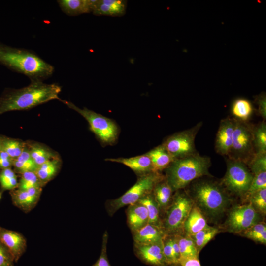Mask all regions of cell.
I'll return each instance as SVG.
<instances>
[{"label":"cell","mask_w":266,"mask_h":266,"mask_svg":"<svg viewBox=\"0 0 266 266\" xmlns=\"http://www.w3.org/2000/svg\"><path fill=\"white\" fill-rule=\"evenodd\" d=\"M137 202L143 205L147 209L148 224L162 228L159 216L160 208L152 193L143 197Z\"/></svg>","instance_id":"27"},{"label":"cell","mask_w":266,"mask_h":266,"mask_svg":"<svg viewBox=\"0 0 266 266\" xmlns=\"http://www.w3.org/2000/svg\"><path fill=\"white\" fill-rule=\"evenodd\" d=\"M0 241L17 262L26 250V240L20 233L0 227Z\"/></svg>","instance_id":"14"},{"label":"cell","mask_w":266,"mask_h":266,"mask_svg":"<svg viewBox=\"0 0 266 266\" xmlns=\"http://www.w3.org/2000/svg\"><path fill=\"white\" fill-rule=\"evenodd\" d=\"M235 125L234 118L227 117L221 120L216 134L215 149L221 155L228 157L233 142Z\"/></svg>","instance_id":"12"},{"label":"cell","mask_w":266,"mask_h":266,"mask_svg":"<svg viewBox=\"0 0 266 266\" xmlns=\"http://www.w3.org/2000/svg\"><path fill=\"white\" fill-rule=\"evenodd\" d=\"M219 232L218 228L207 225L194 235L190 236L194 242L199 253Z\"/></svg>","instance_id":"30"},{"label":"cell","mask_w":266,"mask_h":266,"mask_svg":"<svg viewBox=\"0 0 266 266\" xmlns=\"http://www.w3.org/2000/svg\"><path fill=\"white\" fill-rule=\"evenodd\" d=\"M172 198L171 203L166 208V214L162 226L167 235H181L183 226L194 202L186 192L181 190Z\"/></svg>","instance_id":"5"},{"label":"cell","mask_w":266,"mask_h":266,"mask_svg":"<svg viewBox=\"0 0 266 266\" xmlns=\"http://www.w3.org/2000/svg\"><path fill=\"white\" fill-rule=\"evenodd\" d=\"M14 262L9 251L0 241V266H14Z\"/></svg>","instance_id":"41"},{"label":"cell","mask_w":266,"mask_h":266,"mask_svg":"<svg viewBox=\"0 0 266 266\" xmlns=\"http://www.w3.org/2000/svg\"><path fill=\"white\" fill-rule=\"evenodd\" d=\"M1 149L5 151L13 159L17 158L23 152L26 142L18 139L0 136Z\"/></svg>","instance_id":"32"},{"label":"cell","mask_w":266,"mask_h":266,"mask_svg":"<svg viewBox=\"0 0 266 266\" xmlns=\"http://www.w3.org/2000/svg\"><path fill=\"white\" fill-rule=\"evenodd\" d=\"M171 236V243L174 252V257L176 260V261L178 264L179 265V262L181 258L180 253L179 251V248L177 241L175 235Z\"/></svg>","instance_id":"45"},{"label":"cell","mask_w":266,"mask_h":266,"mask_svg":"<svg viewBox=\"0 0 266 266\" xmlns=\"http://www.w3.org/2000/svg\"><path fill=\"white\" fill-rule=\"evenodd\" d=\"M21 178L18 182L17 188L21 190L39 187L44 184L39 180L35 171H27L20 173Z\"/></svg>","instance_id":"34"},{"label":"cell","mask_w":266,"mask_h":266,"mask_svg":"<svg viewBox=\"0 0 266 266\" xmlns=\"http://www.w3.org/2000/svg\"><path fill=\"white\" fill-rule=\"evenodd\" d=\"M1 198V194L0 193V199Z\"/></svg>","instance_id":"47"},{"label":"cell","mask_w":266,"mask_h":266,"mask_svg":"<svg viewBox=\"0 0 266 266\" xmlns=\"http://www.w3.org/2000/svg\"><path fill=\"white\" fill-rule=\"evenodd\" d=\"M227 170L222 185L228 192L238 196H247L253 178L248 166L243 162L228 157Z\"/></svg>","instance_id":"8"},{"label":"cell","mask_w":266,"mask_h":266,"mask_svg":"<svg viewBox=\"0 0 266 266\" xmlns=\"http://www.w3.org/2000/svg\"><path fill=\"white\" fill-rule=\"evenodd\" d=\"M102 245L101 254L99 258L92 266H111L107 256V243L108 235L107 232H105L102 238Z\"/></svg>","instance_id":"40"},{"label":"cell","mask_w":266,"mask_h":266,"mask_svg":"<svg viewBox=\"0 0 266 266\" xmlns=\"http://www.w3.org/2000/svg\"><path fill=\"white\" fill-rule=\"evenodd\" d=\"M265 188H266V171L253 175L247 196L249 197L257 191Z\"/></svg>","instance_id":"39"},{"label":"cell","mask_w":266,"mask_h":266,"mask_svg":"<svg viewBox=\"0 0 266 266\" xmlns=\"http://www.w3.org/2000/svg\"><path fill=\"white\" fill-rule=\"evenodd\" d=\"M12 166L15 171L20 174L27 171H35L37 169L38 166L32 159L26 143L20 156L13 159Z\"/></svg>","instance_id":"29"},{"label":"cell","mask_w":266,"mask_h":266,"mask_svg":"<svg viewBox=\"0 0 266 266\" xmlns=\"http://www.w3.org/2000/svg\"><path fill=\"white\" fill-rule=\"evenodd\" d=\"M261 215L249 204L239 205L232 209L226 222L230 233H240L254 225L261 222Z\"/></svg>","instance_id":"11"},{"label":"cell","mask_w":266,"mask_h":266,"mask_svg":"<svg viewBox=\"0 0 266 266\" xmlns=\"http://www.w3.org/2000/svg\"><path fill=\"white\" fill-rule=\"evenodd\" d=\"M96 0H59L61 10L69 16L92 12Z\"/></svg>","instance_id":"20"},{"label":"cell","mask_w":266,"mask_h":266,"mask_svg":"<svg viewBox=\"0 0 266 266\" xmlns=\"http://www.w3.org/2000/svg\"><path fill=\"white\" fill-rule=\"evenodd\" d=\"M253 145L255 154L266 153V123L263 121L252 127Z\"/></svg>","instance_id":"28"},{"label":"cell","mask_w":266,"mask_h":266,"mask_svg":"<svg viewBox=\"0 0 266 266\" xmlns=\"http://www.w3.org/2000/svg\"><path fill=\"white\" fill-rule=\"evenodd\" d=\"M1 150V139L0 136V150Z\"/></svg>","instance_id":"46"},{"label":"cell","mask_w":266,"mask_h":266,"mask_svg":"<svg viewBox=\"0 0 266 266\" xmlns=\"http://www.w3.org/2000/svg\"><path fill=\"white\" fill-rule=\"evenodd\" d=\"M127 0H96L92 13L97 16H121L126 13Z\"/></svg>","instance_id":"18"},{"label":"cell","mask_w":266,"mask_h":266,"mask_svg":"<svg viewBox=\"0 0 266 266\" xmlns=\"http://www.w3.org/2000/svg\"><path fill=\"white\" fill-rule=\"evenodd\" d=\"M240 233L256 242L263 244L266 243V225L263 222L254 225Z\"/></svg>","instance_id":"33"},{"label":"cell","mask_w":266,"mask_h":266,"mask_svg":"<svg viewBox=\"0 0 266 266\" xmlns=\"http://www.w3.org/2000/svg\"><path fill=\"white\" fill-rule=\"evenodd\" d=\"M126 213L127 222L133 233L139 230L148 224L147 209L139 202L129 205Z\"/></svg>","instance_id":"19"},{"label":"cell","mask_w":266,"mask_h":266,"mask_svg":"<svg viewBox=\"0 0 266 266\" xmlns=\"http://www.w3.org/2000/svg\"><path fill=\"white\" fill-rule=\"evenodd\" d=\"M247 166L253 175L266 171V153L255 154Z\"/></svg>","instance_id":"37"},{"label":"cell","mask_w":266,"mask_h":266,"mask_svg":"<svg viewBox=\"0 0 266 266\" xmlns=\"http://www.w3.org/2000/svg\"><path fill=\"white\" fill-rule=\"evenodd\" d=\"M258 112L259 115L265 121L266 119V97L265 93H262L257 97Z\"/></svg>","instance_id":"42"},{"label":"cell","mask_w":266,"mask_h":266,"mask_svg":"<svg viewBox=\"0 0 266 266\" xmlns=\"http://www.w3.org/2000/svg\"><path fill=\"white\" fill-rule=\"evenodd\" d=\"M0 183L4 190H13L18 187V182L15 172L11 168L0 171Z\"/></svg>","instance_id":"35"},{"label":"cell","mask_w":266,"mask_h":266,"mask_svg":"<svg viewBox=\"0 0 266 266\" xmlns=\"http://www.w3.org/2000/svg\"><path fill=\"white\" fill-rule=\"evenodd\" d=\"M42 187H33L27 190H11L10 195L15 205L25 211L33 208L37 202Z\"/></svg>","instance_id":"15"},{"label":"cell","mask_w":266,"mask_h":266,"mask_svg":"<svg viewBox=\"0 0 266 266\" xmlns=\"http://www.w3.org/2000/svg\"><path fill=\"white\" fill-rule=\"evenodd\" d=\"M136 256L144 263L153 266H167L163 254V241L150 244H134Z\"/></svg>","instance_id":"13"},{"label":"cell","mask_w":266,"mask_h":266,"mask_svg":"<svg viewBox=\"0 0 266 266\" xmlns=\"http://www.w3.org/2000/svg\"><path fill=\"white\" fill-rule=\"evenodd\" d=\"M180 266H201L199 257H191L180 259Z\"/></svg>","instance_id":"44"},{"label":"cell","mask_w":266,"mask_h":266,"mask_svg":"<svg viewBox=\"0 0 266 266\" xmlns=\"http://www.w3.org/2000/svg\"><path fill=\"white\" fill-rule=\"evenodd\" d=\"M202 125L200 122L190 129L175 133L166 138L162 145L174 160L196 154L195 140Z\"/></svg>","instance_id":"10"},{"label":"cell","mask_w":266,"mask_h":266,"mask_svg":"<svg viewBox=\"0 0 266 266\" xmlns=\"http://www.w3.org/2000/svg\"><path fill=\"white\" fill-rule=\"evenodd\" d=\"M250 204L261 215L266 213V188L253 193L249 197Z\"/></svg>","instance_id":"36"},{"label":"cell","mask_w":266,"mask_h":266,"mask_svg":"<svg viewBox=\"0 0 266 266\" xmlns=\"http://www.w3.org/2000/svg\"><path fill=\"white\" fill-rule=\"evenodd\" d=\"M173 192L165 176L156 184L152 194L160 209H165L168 207L172 200Z\"/></svg>","instance_id":"23"},{"label":"cell","mask_w":266,"mask_h":266,"mask_svg":"<svg viewBox=\"0 0 266 266\" xmlns=\"http://www.w3.org/2000/svg\"><path fill=\"white\" fill-rule=\"evenodd\" d=\"M26 143L32 159L37 166L58 157L55 152L43 145L33 142Z\"/></svg>","instance_id":"24"},{"label":"cell","mask_w":266,"mask_h":266,"mask_svg":"<svg viewBox=\"0 0 266 266\" xmlns=\"http://www.w3.org/2000/svg\"><path fill=\"white\" fill-rule=\"evenodd\" d=\"M145 154L151 160L153 172H160L163 170L166 169L174 160L162 144L153 148Z\"/></svg>","instance_id":"22"},{"label":"cell","mask_w":266,"mask_h":266,"mask_svg":"<svg viewBox=\"0 0 266 266\" xmlns=\"http://www.w3.org/2000/svg\"><path fill=\"white\" fill-rule=\"evenodd\" d=\"M193 181L187 193L203 214L213 217L227 210L231 199L222 184L200 178Z\"/></svg>","instance_id":"3"},{"label":"cell","mask_w":266,"mask_h":266,"mask_svg":"<svg viewBox=\"0 0 266 266\" xmlns=\"http://www.w3.org/2000/svg\"><path fill=\"white\" fill-rule=\"evenodd\" d=\"M211 165L209 157L198 153L175 159L166 169L165 176L172 191H176L185 188L198 178L209 176Z\"/></svg>","instance_id":"4"},{"label":"cell","mask_w":266,"mask_h":266,"mask_svg":"<svg viewBox=\"0 0 266 266\" xmlns=\"http://www.w3.org/2000/svg\"><path fill=\"white\" fill-rule=\"evenodd\" d=\"M13 159L2 149L0 150V169L11 168Z\"/></svg>","instance_id":"43"},{"label":"cell","mask_w":266,"mask_h":266,"mask_svg":"<svg viewBox=\"0 0 266 266\" xmlns=\"http://www.w3.org/2000/svg\"><path fill=\"white\" fill-rule=\"evenodd\" d=\"M163 251L167 265L178 266L171 243V236L166 235L163 240Z\"/></svg>","instance_id":"38"},{"label":"cell","mask_w":266,"mask_h":266,"mask_svg":"<svg viewBox=\"0 0 266 266\" xmlns=\"http://www.w3.org/2000/svg\"><path fill=\"white\" fill-rule=\"evenodd\" d=\"M166 235L162 227L150 224H147L133 233V238L136 244H150L160 242Z\"/></svg>","instance_id":"16"},{"label":"cell","mask_w":266,"mask_h":266,"mask_svg":"<svg viewBox=\"0 0 266 266\" xmlns=\"http://www.w3.org/2000/svg\"><path fill=\"white\" fill-rule=\"evenodd\" d=\"M178 242L181 258L199 257V253L190 236L175 235Z\"/></svg>","instance_id":"31"},{"label":"cell","mask_w":266,"mask_h":266,"mask_svg":"<svg viewBox=\"0 0 266 266\" xmlns=\"http://www.w3.org/2000/svg\"><path fill=\"white\" fill-rule=\"evenodd\" d=\"M252 127L253 125L248 122L235 119L233 142L228 158L243 162L247 165L255 155Z\"/></svg>","instance_id":"9"},{"label":"cell","mask_w":266,"mask_h":266,"mask_svg":"<svg viewBox=\"0 0 266 266\" xmlns=\"http://www.w3.org/2000/svg\"><path fill=\"white\" fill-rule=\"evenodd\" d=\"M0 63L23 74L31 80H43L52 75L54 67L30 51L11 47L0 42Z\"/></svg>","instance_id":"2"},{"label":"cell","mask_w":266,"mask_h":266,"mask_svg":"<svg viewBox=\"0 0 266 266\" xmlns=\"http://www.w3.org/2000/svg\"><path fill=\"white\" fill-rule=\"evenodd\" d=\"M105 160L122 164L139 176L153 172L151 160L146 154L130 158H108Z\"/></svg>","instance_id":"17"},{"label":"cell","mask_w":266,"mask_h":266,"mask_svg":"<svg viewBox=\"0 0 266 266\" xmlns=\"http://www.w3.org/2000/svg\"><path fill=\"white\" fill-rule=\"evenodd\" d=\"M60 166L61 160L58 156L38 166L35 172L39 180L45 185L57 174Z\"/></svg>","instance_id":"25"},{"label":"cell","mask_w":266,"mask_h":266,"mask_svg":"<svg viewBox=\"0 0 266 266\" xmlns=\"http://www.w3.org/2000/svg\"><path fill=\"white\" fill-rule=\"evenodd\" d=\"M207 225L203 213L194 203L184 223L183 233L185 235L192 236Z\"/></svg>","instance_id":"21"},{"label":"cell","mask_w":266,"mask_h":266,"mask_svg":"<svg viewBox=\"0 0 266 266\" xmlns=\"http://www.w3.org/2000/svg\"><path fill=\"white\" fill-rule=\"evenodd\" d=\"M160 172H151L139 176L136 183L123 195L107 204L108 212L113 215L120 208L137 203L141 198L152 193L156 184L164 178Z\"/></svg>","instance_id":"6"},{"label":"cell","mask_w":266,"mask_h":266,"mask_svg":"<svg viewBox=\"0 0 266 266\" xmlns=\"http://www.w3.org/2000/svg\"><path fill=\"white\" fill-rule=\"evenodd\" d=\"M60 100L87 121L90 130L102 143L111 145L116 141L119 135V128L113 120L87 108H80L70 101Z\"/></svg>","instance_id":"7"},{"label":"cell","mask_w":266,"mask_h":266,"mask_svg":"<svg viewBox=\"0 0 266 266\" xmlns=\"http://www.w3.org/2000/svg\"><path fill=\"white\" fill-rule=\"evenodd\" d=\"M27 86L21 89H6L0 97V115L9 111L23 110L54 99L61 87L56 83L47 84L42 80H31Z\"/></svg>","instance_id":"1"},{"label":"cell","mask_w":266,"mask_h":266,"mask_svg":"<svg viewBox=\"0 0 266 266\" xmlns=\"http://www.w3.org/2000/svg\"><path fill=\"white\" fill-rule=\"evenodd\" d=\"M254 108L251 102L248 100L239 98L235 100L232 103L231 111L236 120L247 122L253 112Z\"/></svg>","instance_id":"26"}]
</instances>
